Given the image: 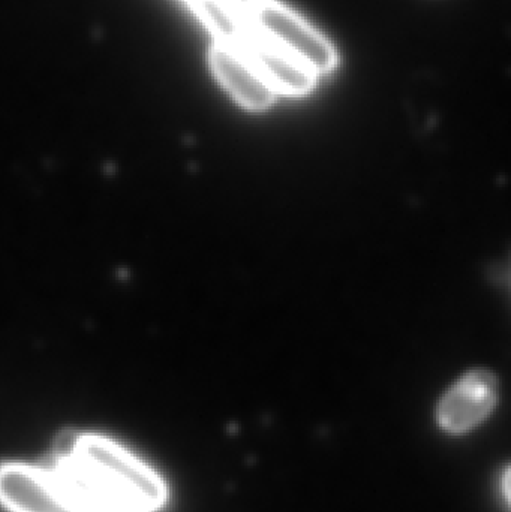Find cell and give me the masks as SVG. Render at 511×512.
<instances>
[{
  "instance_id": "5",
  "label": "cell",
  "mask_w": 511,
  "mask_h": 512,
  "mask_svg": "<svg viewBox=\"0 0 511 512\" xmlns=\"http://www.w3.org/2000/svg\"><path fill=\"white\" fill-rule=\"evenodd\" d=\"M209 62L222 87L246 110L263 111L275 102L272 87L236 45L215 42L210 48Z\"/></svg>"
},
{
  "instance_id": "1",
  "label": "cell",
  "mask_w": 511,
  "mask_h": 512,
  "mask_svg": "<svg viewBox=\"0 0 511 512\" xmlns=\"http://www.w3.org/2000/svg\"><path fill=\"white\" fill-rule=\"evenodd\" d=\"M69 457L93 483L134 510L155 511L167 499V489L161 478L108 439L78 436Z\"/></svg>"
},
{
  "instance_id": "8",
  "label": "cell",
  "mask_w": 511,
  "mask_h": 512,
  "mask_svg": "<svg viewBox=\"0 0 511 512\" xmlns=\"http://www.w3.org/2000/svg\"><path fill=\"white\" fill-rule=\"evenodd\" d=\"M227 2L230 3L236 11H239L240 14L248 18V15L251 14L260 3H263L264 0H227Z\"/></svg>"
},
{
  "instance_id": "2",
  "label": "cell",
  "mask_w": 511,
  "mask_h": 512,
  "mask_svg": "<svg viewBox=\"0 0 511 512\" xmlns=\"http://www.w3.org/2000/svg\"><path fill=\"white\" fill-rule=\"evenodd\" d=\"M246 20L257 35L302 63L317 77L330 74L338 66V51L332 42L288 6L276 0H264Z\"/></svg>"
},
{
  "instance_id": "3",
  "label": "cell",
  "mask_w": 511,
  "mask_h": 512,
  "mask_svg": "<svg viewBox=\"0 0 511 512\" xmlns=\"http://www.w3.org/2000/svg\"><path fill=\"white\" fill-rule=\"evenodd\" d=\"M0 504L11 512H98L69 495L53 475L23 465L0 468Z\"/></svg>"
},
{
  "instance_id": "6",
  "label": "cell",
  "mask_w": 511,
  "mask_h": 512,
  "mask_svg": "<svg viewBox=\"0 0 511 512\" xmlns=\"http://www.w3.org/2000/svg\"><path fill=\"white\" fill-rule=\"evenodd\" d=\"M497 402V381L491 373L473 372L452 388L441 402L438 420L453 433L467 432L485 420Z\"/></svg>"
},
{
  "instance_id": "9",
  "label": "cell",
  "mask_w": 511,
  "mask_h": 512,
  "mask_svg": "<svg viewBox=\"0 0 511 512\" xmlns=\"http://www.w3.org/2000/svg\"><path fill=\"white\" fill-rule=\"evenodd\" d=\"M185 2H188V0H185Z\"/></svg>"
},
{
  "instance_id": "7",
  "label": "cell",
  "mask_w": 511,
  "mask_h": 512,
  "mask_svg": "<svg viewBox=\"0 0 511 512\" xmlns=\"http://www.w3.org/2000/svg\"><path fill=\"white\" fill-rule=\"evenodd\" d=\"M201 23L215 36L216 42L239 45L249 32L245 15L233 8L227 0H188Z\"/></svg>"
},
{
  "instance_id": "4",
  "label": "cell",
  "mask_w": 511,
  "mask_h": 512,
  "mask_svg": "<svg viewBox=\"0 0 511 512\" xmlns=\"http://www.w3.org/2000/svg\"><path fill=\"white\" fill-rule=\"evenodd\" d=\"M237 48L275 93L287 96L308 95L317 84L318 77L314 72L261 38L251 27Z\"/></svg>"
}]
</instances>
